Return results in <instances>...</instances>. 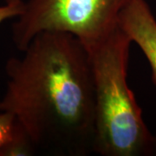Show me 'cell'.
Wrapping results in <instances>:
<instances>
[{
  "mask_svg": "<svg viewBox=\"0 0 156 156\" xmlns=\"http://www.w3.org/2000/svg\"><path fill=\"white\" fill-rule=\"evenodd\" d=\"M24 2L21 4H6L0 6V23L9 18L17 17L23 11Z\"/></svg>",
  "mask_w": 156,
  "mask_h": 156,
  "instance_id": "8992f818",
  "label": "cell"
},
{
  "mask_svg": "<svg viewBox=\"0 0 156 156\" xmlns=\"http://www.w3.org/2000/svg\"><path fill=\"white\" fill-rule=\"evenodd\" d=\"M20 127L21 124L11 112L0 110V156H3Z\"/></svg>",
  "mask_w": 156,
  "mask_h": 156,
  "instance_id": "5b68a950",
  "label": "cell"
},
{
  "mask_svg": "<svg viewBox=\"0 0 156 156\" xmlns=\"http://www.w3.org/2000/svg\"><path fill=\"white\" fill-rule=\"evenodd\" d=\"M6 4H21L23 3V0H5Z\"/></svg>",
  "mask_w": 156,
  "mask_h": 156,
  "instance_id": "52a82bcc",
  "label": "cell"
},
{
  "mask_svg": "<svg viewBox=\"0 0 156 156\" xmlns=\"http://www.w3.org/2000/svg\"><path fill=\"white\" fill-rule=\"evenodd\" d=\"M23 52L6 62L0 110L17 117L37 150L94 153L95 91L85 45L71 34L43 32Z\"/></svg>",
  "mask_w": 156,
  "mask_h": 156,
  "instance_id": "6da1fadb",
  "label": "cell"
},
{
  "mask_svg": "<svg viewBox=\"0 0 156 156\" xmlns=\"http://www.w3.org/2000/svg\"><path fill=\"white\" fill-rule=\"evenodd\" d=\"M119 26L143 52L156 85V19L146 0H132L121 12Z\"/></svg>",
  "mask_w": 156,
  "mask_h": 156,
  "instance_id": "277c9868",
  "label": "cell"
},
{
  "mask_svg": "<svg viewBox=\"0 0 156 156\" xmlns=\"http://www.w3.org/2000/svg\"><path fill=\"white\" fill-rule=\"evenodd\" d=\"M153 155H156V134L154 135V153Z\"/></svg>",
  "mask_w": 156,
  "mask_h": 156,
  "instance_id": "ba28073f",
  "label": "cell"
},
{
  "mask_svg": "<svg viewBox=\"0 0 156 156\" xmlns=\"http://www.w3.org/2000/svg\"><path fill=\"white\" fill-rule=\"evenodd\" d=\"M132 44L118 26L107 38L87 49L95 91L94 153L102 156L153 155L154 135L128 84Z\"/></svg>",
  "mask_w": 156,
  "mask_h": 156,
  "instance_id": "7a4b0ae2",
  "label": "cell"
},
{
  "mask_svg": "<svg viewBox=\"0 0 156 156\" xmlns=\"http://www.w3.org/2000/svg\"><path fill=\"white\" fill-rule=\"evenodd\" d=\"M132 0H28L11 27L20 51L43 32L77 37L87 49L107 38L119 26V16Z\"/></svg>",
  "mask_w": 156,
  "mask_h": 156,
  "instance_id": "3957f363",
  "label": "cell"
}]
</instances>
